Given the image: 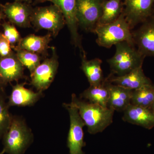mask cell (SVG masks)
<instances>
[{
	"mask_svg": "<svg viewBox=\"0 0 154 154\" xmlns=\"http://www.w3.org/2000/svg\"><path fill=\"white\" fill-rule=\"evenodd\" d=\"M1 11L9 22L21 28L31 27V18L33 10L30 4L14 2L0 4Z\"/></svg>",
	"mask_w": 154,
	"mask_h": 154,
	"instance_id": "obj_11",
	"label": "cell"
},
{
	"mask_svg": "<svg viewBox=\"0 0 154 154\" xmlns=\"http://www.w3.org/2000/svg\"><path fill=\"white\" fill-rule=\"evenodd\" d=\"M131 30L122 12L114 22L98 25L94 33L97 35L96 43L101 47L110 48L113 45L125 41L135 46Z\"/></svg>",
	"mask_w": 154,
	"mask_h": 154,
	"instance_id": "obj_3",
	"label": "cell"
},
{
	"mask_svg": "<svg viewBox=\"0 0 154 154\" xmlns=\"http://www.w3.org/2000/svg\"><path fill=\"white\" fill-rule=\"evenodd\" d=\"M123 14L131 29L149 19L154 12V0H122Z\"/></svg>",
	"mask_w": 154,
	"mask_h": 154,
	"instance_id": "obj_7",
	"label": "cell"
},
{
	"mask_svg": "<svg viewBox=\"0 0 154 154\" xmlns=\"http://www.w3.org/2000/svg\"><path fill=\"white\" fill-rule=\"evenodd\" d=\"M2 57H1V56H0V60H1V58H2Z\"/></svg>",
	"mask_w": 154,
	"mask_h": 154,
	"instance_id": "obj_33",
	"label": "cell"
},
{
	"mask_svg": "<svg viewBox=\"0 0 154 154\" xmlns=\"http://www.w3.org/2000/svg\"><path fill=\"white\" fill-rule=\"evenodd\" d=\"M31 23L36 30L45 29L56 36L66 24L61 11L54 5L33 8Z\"/></svg>",
	"mask_w": 154,
	"mask_h": 154,
	"instance_id": "obj_5",
	"label": "cell"
},
{
	"mask_svg": "<svg viewBox=\"0 0 154 154\" xmlns=\"http://www.w3.org/2000/svg\"><path fill=\"white\" fill-rule=\"evenodd\" d=\"M81 69L87 77L90 86H96L104 82L105 78L101 68L102 60L99 58L88 60L86 56H81Z\"/></svg>",
	"mask_w": 154,
	"mask_h": 154,
	"instance_id": "obj_19",
	"label": "cell"
},
{
	"mask_svg": "<svg viewBox=\"0 0 154 154\" xmlns=\"http://www.w3.org/2000/svg\"><path fill=\"white\" fill-rule=\"evenodd\" d=\"M51 2L61 11L70 33L72 41L76 47L79 48L81 56L86 55L78 32L79 25L76 16V0H51Z\"/></svg>",
	"mask_w": 154,
	"mask_h": 154,
	"instance_id": "obj_10",
	"label": "cell"
},
{
	"mask_svg": "<svg viewBox=\"0 0 154 154\" xmlns=\"http://www.w3.org/2000/svg\"><path fill=\"white\" fill-rule=\"evenodd\" d=\"M51 0H35V2L37 4L38 3H43L44 2H47V1H49L51 2Z\"/></svg>",
	"mask_w": 154,
	"mask_h": 154,
	"instance_id": "obj_28",
	"label": "cell"
},
{
	"mask_svg": "<svg viewBox=\"0 0 154 154\" xmlns=\"http://www.w3.org/2000/svg\"><path fill=\"white\" fill-rule=\"evenodd\" d=\"M9 108L5 97L0 92V139L7 132L11 123L12 116L9 112Z\"/></svg>",
	"mask_w": 154,
	"mask_h": 154,
	"instance_id": "obj_24",
	"label": "cell"
},
{
	"mask_svg": "<svg viewBox=\"0 0 154 154\" xmlns=\"http://www.w3.org/2000/svg\"><path fill=\"white\" fill-rule=\"evenodd\" d=\"M122 119L147 129L154 127V115L149 108L130 104L123 111Z\"/></svg>",
	"mask_w": 154,
	"mask_h": 154,
	"instance_id": "obj_15",
	"label": "cell"
},
{
	"mask_svg": "<svg viewBox=\"0 0 154 154\" xmlns=\"http://www.w3.org/2000/svg\"><path fill=\"white\" fill-rule=\"evenodd\" d=\"M115 45V54L107 60L110 67V74L124 75L135 69L142 66L146 57L135 46L126 41L119 42Z\"/></svg>",
	"mask_w": 154,
	"mask_h": 154,
	"instance_id": "obj_2",
	"label": "cell"
},
{
	"mask_svg": "<svg viewBox=\"0 0 154 154\" xmlns=\"http://www.w3.org/2000/svg\"><path fill=\"white\" fill-rule=\"evenodd\" d=\"M15 51L19 61L23 66L28 69L30 74L40 64L41 57L38 54L25 50L17 49Z\"/></svg>",
	"mask_w": 154,
	"mask_h": 154,
	"instance_id": "obj_23",
	"label": "cell"
},
{
	"mask_svg": "<svg viewBox=\"0 0 154 154\" xmlns=\"http://www.w3.org/2000/svg\"><path fill=\"white\" fill-rule=\"evenodd\" d=\"M106 79L109 94L107 107L114 111L123 112L131 104L132 90L114 85Z\"/></svg>",
	"mask_w": 154,
	"mask_h": 154,
	"instance_id": "obj_17",
	"label": "cell"
},
{
	"mask_svg": "<svg viewBox=\"0 0 154 154\" xmlns=\"http://www.w3.org/2000/svg\"><path fill=\"white\" fill-rule=\"evenodd\" d=\"M52 55L45 60L34 71L30 74L31 85L38 91L46 90L50 86L57 72L59 63L54 47L51 48Z\"/></svg>",
	"mask_w": 154,
	"mask_h": 154,
	"instance_id": "obj_8",
	"label": "cell"
},
{
	"mask_svg": "<svg viewBox=\"0 0 154 154\" xmlns=\"http://www.w3.org/2000/svg\"><path fill=\"white\" fill-rule=\"evenodd\" d=\"M24 84H17L12 87L11 94L9 96L8 107L31 106L35 104L42 96V91L34 92L24 87Z\"/></svg>",
	"mask_w": 154,
	"mask_h": 154,
	"instance_id": "obj_16",
	"label": "cell"
},
{
	"mask_svg": "<svg viewBox=\"0 0 154 154\" xmlns=\"http://www.w3.org/2000/svg\"><path fill=\"white\" fill-rule=\"evenodd\" d=\"M2 138L3 149L5 152L22 154L30 144L32 134L23 119L12 116L10 127Z\"/></svg>",
	"mask_w": 154,
	"mask_h": 154,
	"instance_id": "obj_4",
	"label": "cell"
},
{
	"mask_svg": "<svg viewBox=\"0 0 154 154\" xmlns=\"http://www.w3.org/2000/svg\"><path fill=\"white\" fill-rule=\"evenodd\" d=\"M123 10L122 0H105L99 25H106L116 21Z\"/></svg>",
	"mask_w": 154,
	"mask_h": 154,
	"instance_id": "obj_21",
	"label": "cell"
},
{
	"mask_svg": "<svg viewBox=\"0 0 154 154\" xmlns=\"http://www.w3.org/2000/svg\"><path fill=\"white\" fill-rule=\"evenodd\" d=\"M105 0H76L78 24L87 32H93L99 25Z\"/></svg>",
	"mask_w": 154,
	"mask_h": 154,
	"instance_id": "obj_6",
	"label": "cell"
},
{
	"mask_svg": "<svg viewBox=\"0 0 154 154\" xmlns=\"http://www.w3.org/2000/svg\"><path fill=\"white\" fill-rule=\"evenodd\" d=\"M13 52L11 43L4 34L0 32V56L1 57L8 56Z\"/></svg>",
	"mask_w": 154,
	"mask_h": 154,
	"instance_id": "obj_26",
	"label": "cell"
},
{
	"mask_svg": "<svg viewBox=\"0 0 154 154\" xmlns=\"http://www.w3.org/2000/svg\"><path fill=\"white\" fill-rule=\"evenodd\" d=\"M106 78L114 85L132 91L152 83L151 80L145 75L142 66L135 69L124 75L115 76L110 74Z\"/></svg>",
	"mask_w": 154,
	"mask_h": 154,
	"instance_id": "obj_14",
	"label": "cell"
},
{
	"mask_svg": "<svg viewBox=\"0 0 154 154\" xmlns=\"http://www.w3.org/2000/svg\"><path fill=\"white\" fill-rule=\"evenodd\" d=\"M151 19H154V12L153 13V14H152V16L151 17Z\"/></svg>",
	"mask_w": 154,
	"mask_h": 154,
	"instance_id": "obj_32",
	"label": "cell"
},
{
	"mask_svg": "<svg viewBox=\"0 0 154 154\" xmlns=\"http://www.w3.org/2000/svg\"><path fill=\"white\" fill-rule=\"evenodd\" d=\"M52 35L49 33L44 36L30 34L22 38L19 44L14 49H23L38 54L44 55L50 48L48 44L51 40Z\"/></svg>",
	"mask_w": 154,
	"mask_h": 154,
	"instance_id": "obj_18",
	"label": "cell"
},
{
	"mask_svg": "<svg viewBox=\"0 0 154 154\" xmlns=\"http://www.w3.org/2000/svg\"><path fill=\"white\" fill-rule=\"evenodd\" d=\"M154 102V85H146L133 91L131 104L150 109Z\"/></svg>",
	"mask_w": 154,
	"mask_h": 154,
	"instance_id": "obj_22",
	"label": "cell"
},
{
	"mask_svg": "<svg viewBox=\"0 0 154 154\" xmlns=\"http://www.w3.org/2000/svg\"><path fill=\"white\" fill-rule=\"evenodd\" d=\"M150 109L154 115V102L153 103Z\"/></svg>",
	"mask_w": 154,
	"mask_h": 154,
	"instance_id": "obj_30",
	"label": "cell"
},
{
	"mask_svg": "<svg viewBox=\"0 0 154 154\" xmlns=\"http://www.w3.org/2000/svg\"><path fill=\"white\" fill-rule=\"evenodd\" d=\"M24 66L13 51L0 60V87L2 88L8 83L18 81L24 77Z\"/></svg>",
	"mask_w": 154,
	"mask_h": 154,
	"instance_id": "obj_13",
	"label": "cell"
},
{
	"mask_svg": "<svg viewBox=\"0 0 154 154\" xmlns=\"http://www.w3.org/2000/svg\"><path fill=\"white\" fill-rule=\"evenodd\" d=\"M63 106L68 111L70 122L68 136V146L70 154H84L82 148L85 143L83 128L85 125L74 106L71 103H64Z\"/></svg>",
	"mask_w": 154,
	"mask_h": 154,
	"instance_id": "obj_9",
	"label": "cell"
},
{
	"mask_svg": "<svg viewBox=\"0 0 154 154\" xmlns=\"http://www.w3.org/2000/svg\"><path fill=\"white\" fill-rule=\"evenodd\" d=\"M2 26L4 29L3 34L11 43L12 48H14L22 39L20 33L14 24L10 22H4Z\"/></svg>",
	"mask_w": 154,
	"mask_h": 154,
	"instance_id": "obj_25",
	"label": "cell"
},
{
	"mask_svg": "<svg viewBox=\"0 0 154 154\" xmlns=\"http://www.w3.org/2000/svg\"><path fill=\"white\" fill-rule=\"evenodd\" d=\"M132 33L138 51L145 57H154V19H148Z\"/></svg>",
	"mask_w": 154,
	"mask_h": 154,
	"instance_id": "obj_12",
	"label": "cell"
},
{
	"mask_svg": "<svg viewBox=\"0 0 154 154\" xmlns=\"http://www.w3.org/2000/svg\"><path fill=\"white\" fill-rule=\"evenodd\" d=\"M5 153V150H4L3 149L2 151L0 152V154H4V153Z\"/></svg>",
	"mask_w": 154,
	"mask_h": 154,
	"instance_id": "obj_31",
	"label": "cell"
},
{
	"mask_svg": "<svg viewBox=\"0 0 154 154\" xmlns=\"http://www.w3.org/2000/svg\"><path fill=\"white\" fill-rule=\"evenodd\" d=\"M5 18V15L3 14L2 12L0 11V22L2 19H4Z\"/></svg>",
	"mask_w": 154,
	"mask_h": 154,
	"instance_id": "obj_29",
	"label": "cell"
},
{
	"mask_svg": "<svg viewBox=\"0 0 154 154\" xmlns=\"http://www.w3.org/2000/svg\"><path fill=\"white\" fill-rule=\"evenodd\" d=\"M71 104L78 109L88 132L91 134L102 132L113 122L115 111L111 108L79 99L74 94L72 95Z\"/></svg>",
	"mask_w": 154,
	"mask_h": 154,
	"instance_id": "obj_1",
	"label": "cell"
},
{
	"mask_svg": "<svg viewBox=\"0 0 154 154\" xmlns=\"http://www.w3.org/2000/svg\"><path fill=\"white\" fill-rule=\"evenodd\" d=\"M14 2H24L30 4L32 3L33 0H14Z\"/></svg>",
	"mask_w": 154,
	"mask_h": 154,
	"instance_id": "obj_27",
	"label": "cell"
},
{
	"mask_svg": "<svg viewBox=\"0 0 154 154\" xmlns=\"http://www.w3.org/2000/svg\"><path fill=\"white\" fill-rule=\"evenodd\" d=\"M81 99H85L86 101L107 107L109 100V91L107 85V80L102 84L96 86H90L80 95Z\"/></svg>",
	"mask_w": 154,
	"mask_h": 154,
	"instance_id": "obj_20",
	"label": "cell"
}]
</instances>
